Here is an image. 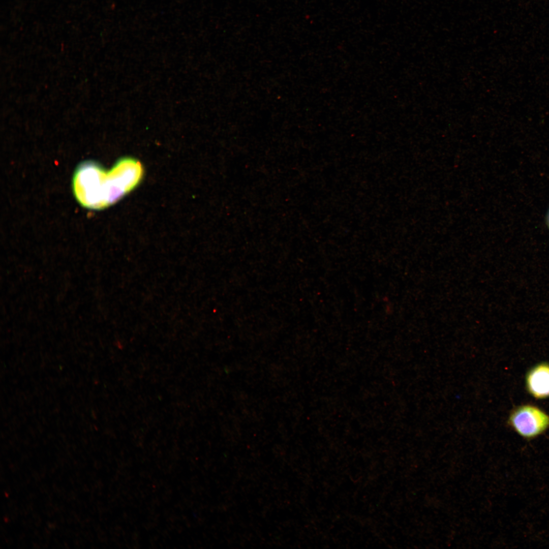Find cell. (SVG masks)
I'll return each mask as SVG.
<instances>
[{"mask_svg":"<svg viewBox=\"0 0 549 549\" xmlns=\"http://www.w3.org/2000/svg\"><path fill=\"white\" fill-rule=\"evenodd\" d=\"M94 162H86L77 169L73 178L74 191L84 206L102 208L127 193L125 185L112 168L107 172Z\"/></svg>","mask_w":549,"mask_h":549,"instance_id":"obj_1","label":"cell"},{"mask_svg":"<svg viewBox=\"0 0 549 549\" xmlns=\"http://www.w3.org/2000/svg\"><path fill=\"white\" fill-rule=\"evenodd\" d=\"M507 423L521 437L532 439L549 429V415L536 406L524 404L511 411Z\"/></svg>","mask_w":549,"mask_h":549,"instance_id":"obj_2","label":"cell"},{"mask_svg":"<svg viewBox=\"0 0 549 549\" xmlns=\"http://www.w3.org/2000/svg\"><path fill=\"white\" fill-rule=\"evenodd\" d=\"M529 393L537 399L549 398V363L542 362L533 366L525 377Z\"/></svg>","mask_w":549,"mask_h":549,"instance_id":"obj_3","label":"cell"},{"mask_svg":"<svg viewBox=\"0 0 549 549\" xmlns=\"http://www.w3.org/2000/svg\"><path fill=\"white\" fill-rule=\"evenodd\" d=\"M548 221H549V218H548Z\"/></svg>","mask_w":549,"mask_h":549,"instance_id":"obj_4","label":"cell"}]
</instances>
